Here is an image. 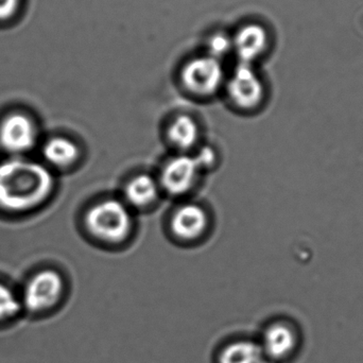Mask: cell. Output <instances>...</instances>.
Wrapping results in <instances>:
<instances>
[{
  "label": "cell",
  "instance_id": "cell-1",
  "mask_svg": "<svg viewBox=\"0 0 363 363\" xmlns=\"http://www.w3.org/2000/svg\"><path fill=\"white\" fill-rule=\"evenodd\" d=\"M53 188V177L45 166L23 159L0 164V208L27 211L42 204Z\"/></svg>",
  "mask_w": 363,
  "mask_h": 363
},
{
  "label": "cell",
  "instance_id": "cell-2",
  "mask_svg": "<svg viewBox=\"0 0 363 363\" xmlns=\"http://www.w3.org/2000/svg\"><path fill=\"white\" fill-rule=\"evenodd\" d=\"M226 74L224 62L201 51L182 63L179 80L192 95L209 97L224 86Z\"/></svg>",
  "mask_w": 363,
  "mask_h": 363
},
{
  "label": "cell",
  "instance_id": "cell-3",
  "mask_svg": "<svg viewBox=\"0 0 363 363\" xmlns=\"http://www.w3.org/2000/svg\"><path fill=\"white\" fill-rule=\"evenodd\" d=\"M85 222L94 236L106 242L125 240L132 228L129 209L121 201L113 199L94 205L87 211Z\"/></svg>",
  "mask_w": 363,
  "mask_h": 363
},
{
  "label": "cell",
  "instance_id": "cell-4",
  "mask_svg": "<svg viewBox=\"0 0 363 363\" xmlns=\"http://www.w3.org/2000/svg\"><path fill=\"white\" fill-rule=\"evenodd\" d=\"M64 281L59 273L44 270L32 277L21 296L23 311L40 317L52 311L61 302Z\"/></svg>",
  "mask_w": 363,
  "mask_h": 363
},
{
  "label": "cell",
  "instance_id": "cell-5",
  "mask_svg": "<svg viewBox=\"0 0 363 363\" xmlns=\"http://www.w3.org/2000/svg\"><path fill=\"white\" fill-rule=\"evenodd\" d=\"M233 57L237 63L256 65L271 48L268 28L257 21H245L232 31Z\"/></svg>",
  "mask_w": 363,
  "mask_h": 363
},
{
  "label": "cell",
  "instance_id": "cell-6",
  "mask_svg": "<svg viewBox=\"0 0 363 363\" xmlns=\"http://www.w3.org/2000/svg\"><path fill=\"white\" fill-rule=\"evenodd\" d=\"M226 93L239 108H252L257 106L264 97V84L256 65L235 64L226 74L224 83Z\"/></svg>",
  "mask_w": 363,
  "mask_h": 363
},
{
  "label": "cell",
  "instance_id": "cell-7",
  "mask_svg": "<svg viewBox=\"0 0 363 363\" xmlns=\"http://www.w3.org/2000/svg\"><path fill=\"white\" fill-rule=\"evenodd\" d=\"M36 142V129L27 115L14 113L0 123V146L13 155L27 152Z\"/></svg>",
  "mask_w": 363,
  "mask_h": 363
},
{
  "label": "cell",
  "instance_id": "cell-8",
  "mask_svg": "<svg viewBox=\"0 0 363 363\" xmlns=\"http://www.w3.org/2000/svg\"><path fill=\"white\" fill-rule=\"evenodd\" d=\"M194 157L180 155L172 159L162 172V186L172 194L187 192L194 186L200 172Z\"/></svg>",
  "mask_w": 363,
  "mask_h": 363
},
{
  "label": "cell",
  "instance_id": "cell-9",
  "mask_svg": "<svg viewBox=\"0 0 363 363\" xmlns=\"http://www.w3.org/2000/svg\"><path fill=\"white\" fill-rule=\"evenodd\" d=\"M206 225V213L202 207L194 204L180 207L172 220V228L174 234L185 240H191L202 235Z\"/></svg>",
  "mask_w": 363,
  "mask_h": 363
},
{
  "label": "cell",
  "instance_id": "cell-10",
  "mask_svg": "<svg viewBox=\"0 0 363 363\" xmlns=\"http://www.w3.org/2000/svg\"><path fill=\"white\" fill-rule=\"evenodd\" d=\"M294 343L296 337L288 326L274 324L264 330L260 347L267 357L281 359L292 351Z\"/></svg>",
  "mask_w": 363,
  "mask_h": 363
},
{
  "label": "cell",
  "instance_id": "cell-11",
  "mask_svg": "<svg viewBox=\"0 0 363 363\" xmlns=\"http://www.w3.org/2000/svg\"><path fill=\"white\" fill-rule=\"evenodd\" d=\"M259 343L237 340L228 343L218 356V363H268Z\"/></svg>",
  "mask_w": 363,
  "mask_h": 363
},
{
  "label": "cell",
  "instance_id": "cell-12",
  "mask_svg": "<svg viewBox=\"0 0 363 363\" xmlns=\"http://www.w3.org/2000/svg\"><path fill=\"white\" fill-rule=\"evenodd\" d=\"M43 155L55 167H69L78 160L79 149L72 140L65 138H53L43 148Z\"/></svg>",
  "mask_w": 363,
  "mask_h": 363
},
{
  "label": "cell",
  "instance_id": "cell-13",
  "mask_svg": "<svg viewBox=\"0 0 363 363\" xmlns=\"http://www.w3.org/2000/svg\"><path fill=\"white\" fill-rule=\"evenodd\" d=\"M125 199L136 207H145L157 200L159 186L150 176L140 174L128 183L125 190Z\"/></svg>",
  "mask_w": 363,
  "mask_h": 363
},
{
  "label": "cell",
  "instance_id": "cell-14",
  "mask_svg": "<svg viewBox=\"0 0 363 363\" xmlns=\"http://www.w3.org/2000/svg\"><path fill=\"white\" fill-rule=\"evenodd\" d=\"M170 142L178 148L189 149L196 145L199 138L198 125L191 117L181 115L174 119L168 130Z\"/></svg>",
  "mask_w": 363,
  "mask_h": 363
},
{
  "label": "cell",
  "instance_id": "cell-15",
  "mask_svg": "<svg viewBox=\"0 0 363 363\" xmlns=\"http://www.w3.org/2000/svg\"><path fill=\"white\" fill-rule=\"evenodd\" d=\"M203 52L224 62L233 57L232 31L225 29H213L209 31L203 42Z\"/></svg>",
  "mask_w": 363,
  "mask_h": 363
},
{
  "label": "cell",
  "instance_id": "cell-16",
  "mask_svg": "<svg viewBox=\"0 0 363 363\" xmlns=\"http://www.w3.org/2000/svg\"><path fill=\"white\" fill-rule=\"evenodd\" d=\"M23 313L21 296H17L6 284L0 283V328L17 320Z\"/></svg>",
  "mask_w": 363,
  "mask_h": 363
},
{
  "label": "cell",
  "instance_id": "cell-17",
  "mask_svg": "<svg viewBox=\"0 0 363 363\" xmlns=\"http://www.w3.org/2000/svg\"><path fill=\"white\" fill-rule=\"evenodd\" d=\"M194 159L196 160L200 170L206 169V168L211 167L215 164L216 153L213 149L204 147V148L199 150Z\"/></svg>",
  "mask_w": 363,
  "mask_h": 363
},
{
  "label": "cell",
  "instance_id": "cell-18",
  "mask_svg": "<svg viewBox=\"0 0 363 363\" xmlns=\"http://www.w3.org/2000/svg\"><path fill=\"white\" fill-rule=\"evenodd\" d=\"M19 4L21 0H0V21H6L14 16Z\"/></svg>",
  "mask_w": 363,
  "mask_h": 363
}]
</instances>
